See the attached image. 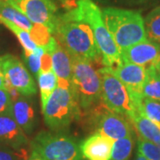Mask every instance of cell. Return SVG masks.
Returning <instances> with one entry per match:
<instances>
[{"mask_svg": "<svg viewBox=\"0 0 160 160\" xmlns=\"http://www.w3.org/2000/svg\"><path fill=\"white\" fill-rule=\"evenodd\" d=\"M70 57L97 62L101 56L93 32L89 24L79 17L73 8L57 17L53 34Z\"/></svg>", "mask_w": 160, "mask_h": 160, "instance_id": "6da1fadb", "label": "cell"}, {"mask_svg": "<svg viewBox=\"0 0 160 160\" xmlns=\"http://www.w3.org/2000/svg\"><path fill=\"white\" fill-rule=\"evenodd\" d=\"M102 12L104 23L120 51L147 40L140 12L108 7Z\"/></svg>", "mask_w": 160, "mask_h": 160, "instance_id": "7a4b0ae2", "label": "cell"}, {"mask_svg": "<svg viewBox=\"0 0 160 160\" xmlns=\"http://www.w3.org/2000/svg\"><path fill=\"white\" fill-rule=\"evenodd\" d=\"M74 9L92 29L103 65L112 68L121 62L119 48L104 23L102 12L99 6L92 0H78Z\"/></svg>", "mask_w": 160, "mask_h": 160, "instance_id": "3957f363", "label": "cell"}, {"mask_svg": "<svg viewBox=\"0 0 160 160\" xmlns=\"http://www.w3.org/2000/svg\"><path fill=\"white\" fill-rule=\"evenodd\" d=\"M73 69L71 88L78 101L80 108L85 109L102 101V75L91 62L72 58Z\"/></svg>", "mask_w": 160, "mask_h": 160, "instance_id": "277c9868", "label": "cell"}, {"mask_svg": "<svg viewBox=\"0 0 160 160\" xmlns=\"http://www.w3.org/2000/svg\"><path fill=\"white\" fill-rule=\"evenodd\" d=\"M42 111L46 125L52 130H59L79 118L80 105L72 88L57 86Z\"/></svg>", "mask_w": 160, "mask_h": 160, "instance_id": "5b68a950", "label": "cell"}, {"mask_svg": "<svg viewBox=\"0 0 160 160\" xmlns=\"http://www.w3.org/2000/svg\"><path fill=\"white\" fill-rule=\"evenodd\" d=\"M31 149L44 160H82L78 143L62 134L40 132L32 141Z\"/></svg>", "mask_w": 160, "mask_h": 160, "instance_id": "8992f818", "label": "cell"}, {"mask_svg": "<svg viewBox=\"0 0 160 160\" xmlns=\"http://www.w3.org/2000/svg\"><path fill=\"white\" fill-rule=\"evenodd\" d=\"M102 75V101L108 109L128 117L135 113L129 92L109 67L100 69Z\"/></svg>", "mask_w": 160, "mask_h": 160, "instance_id": "52a82bcc", "label": "cell"}, {"mask_svg": "<svg viewBox=\"0 0 160 160\" xmlns=\"http://www.w3.org/2000/svg\"><path fill=\"white\" fill-rule=\"evenodd\" d=\"M7 3L22 12L34 24L47 27L53 34L57 15V8L52 0H7Z\"/></svg>", "mask_w": 160, "mask_h": 160, "instance_id": "ba28073f", "label": "cell"}, {"mask_svg": "<svg viewBox=\"0 0 160 160\" xmlns=\"http://www.w3.org/2000/svg\"><path fill=\"white\" fill-rule=\"evenodd\" d=\"M1 57V67L6 78V86L13 87L25 97L36 94L35 81L23 63L12 54H6Z\"/></svg>", "mask_w": 160, "mask_h": 160, "instance_id": "9c48e42d", "label": "cell"}, {"mask_svg": "<svg viewBox=\"0 0 160 160\" xmlns=\"http://www.w3.org/2000/svg\"><path fill=\"white\" fill-rule=\"evenodd\" d=\"M109 69L125 85L131 96L134 109H136L138 104L143 98L142 92L146 78V68L133 63L123 62L121 61Z\"/></svg>", "mask_w": 160, "mask_h": 160, "instance_id": "30bf717a", "label": "cell"}, {"mask_svg": "<svg viewBox=\"0 0 160 160\" xmlns=\"http://www.w3.org/2000/svg\"><path fill=\"white\" fill-rule=\"evenodd\" d=\"M95 130L96 132L110 138L112 141L132 136V127L126 116L106 109L96 110Z\"/></svg>", "mask_w": 160, "mask_h": 160, "instance_id": "8fae6325", "label": "cell"}, {"mask_svg": "<svg viewBox=\"0 0 160 160\" xmlns=\"http://www.w3.org/2000/svg\"><path fill=\"white\" fill-rule=\"evenodd\" d=\"M120 58L123 62L133 63L147 69L159 62L160 46L147 39L121 50Z\"/></svg>", "mask_w": 160, "mask_h": 160, "instance_id": "7c38bea8", "label": "cell"}, {"mask_svg": "<svg viewBox=\"0 0 160 160\" xmlns=\"http://www.w3.org/2000/svg\"><path fill=\"white\" fill-rule=\"evenodd\" d=\"M0 143L14 150H22L28 138L12 115L0 116Z\"/></svg>", "mask_w": 160, "mask_h": 160, "instance_id": "4fadbf2b", "label": "cell"}, {"mask_svg": "<svg viewBox=\"0 0 160 160\" xmlns=\"http://www.w3.org/2000/svg\"><path fill=\"white\" fill-rule=\"evenodd\" d=\"M114 141L101 133H94L80 145L82 156L87 160H110Z\"/></svg>", "mask_w": 160, "mask_h": 160, "instance_id": "5bb4252c", "label": "cell"}, {"mask_svg": "<svg viewBox=\"0 0 160 160\" xmlns=\"http://www.w3.org/2000/svg\"><path fill=\"white\" fill-rule=\"evenodd\" d=\"M12 117L25 133H30L37 124V115L33 103L27 98L21 96L12 102Z\"/></svg>", "mask_w": 160, "mask_h": 160, "instance_id": "9a60e30c", "label": "cell"}, {"mask_svg": "<svg viewBox=\"0 0 160 160\" xmlns=\"http://www.w3.org/2000/svg\"><path fill=\"white\" fill-rule=\"evenodd\" d=\"M52 70L58 77V80H64L71 84L73 63L68 52L58 42L51 52Z\"/></svg>", "mask_w": 160, "mask_h": 160, "instance_id": "2e32d148", "label": "cell"}, {"mask_svg": "<svg viewBox=\"0 0 160 160\" xmlns=\"http://www.w3.org/2000/svg\"><path fill=\"white\" fill-rule=\"evenodd\" d=\"M129 119L132 122L140 137L150 141L155 144L160 142V125L138 112H135Z\"/></svg>", "mask_w": 160, "mask_h": 160, "instance_id": "e0dca14e", "label": "cell"}, {"mask_svg": "<svg viewBox=\"0 0 160 160\" xmlns=\"http://www.w3.org/2000/svg\"><path fill=\"white\" fill-rule=\"evenodd\" d=\"M142 94L143 98L160 102V73L156 66H149L146 69V78Z\"/></svg>", "mask_w": 160, "mask_h": 160, "instance_id": "ac0fdd59", "label": "cell"}, {"mask_svg": "<svg viewBox=\"0 0 160 160\" xmlns=\"http://www.w3.org/2000/svg\"><path fill=\"white\" fill-rule=\"evenodd\" d=\"M38 81L40 89L41 106L43 109L52 93L58 86V77L52 69L47 71H40L38 74Z\"/></svg>", "mask_w": 160, "mask_h": 160, "instance_id": "d6986e66", "label": "cell"}, {"mask_svg": "<svg viewBox=\"0 0 160 160\" xmlns=\"http://www.w3.org/2000/svg\"><path fill=\"white\" fill-rule=\"evenodd\" d=\"M0 17L14 23L20 28L30 31L34 23H32L22 12L18 11L16 8L9 5L6 1L0 0Z\"/></svg>", "mask_w": 160, "mask_h": 160, "instance_id": "ffe728a7", "label": "cell"}, {"mask_svg": "<svg viewBox=\"0 0 160 160\" xmlns=\"http://www.w3.org/2000/svg\"><path fill=\"white\" fill-rule=\"evenodd\" d=\"M147 39L160 46V6L156 7L144 19Z\"/></svg>", "mask_w": 160, "mask_h": 160, "instance_id": "44dd1931", "label": "cell"}, {"mask_svg": "<svg viewBox=\"0 0 160 160\" xmlns=\"http://www.w3.org/2000/svg\"><path fill=\"white\" fill-rule=\"evenodd\" d=\"M0 23H2L4 26H6L7 29H10L12 32L16 36L19 42L21 43V45L23 47L25 53L31 52L38 48V46L35 44L34 41L31 39V37H30L29 31L20 28L14 23L11 22L2 17H0Z\"/></svg>", "mask_w": 160, "mask_h": 160, "instance_id": "7402d4cb", "label": "cell"}, {"mask_svg": "<svg viewBox=\"0 0 160 160\" xmlns=\"http://www.w3.org/2000/svg\"><path fill=\"white\" fill-rule=\"evenodd\" d=\"M135 112L141 113L147 118L160 125V102L142 98L138 104Z\"/></svg>", "mask_w": 160, "mask_h": 160, "instance_id": "603a6c76", "label": "cell"}, {"mask_svg": "<svg viewBox=\"0 0 160 160\" xmlns=\"http://www.w3.org/2000/svg\"><path fill=\"white\" fill-rule=\"evenodd\" d=\"M133 147L132 137L123 138L115 141L110 160H129Z\"/></svg>", "mask_w": 160, "mask_h": 160, "instance_id": "cb8c5ba5", "label": "cell"}, {"mask_svg": "<svg viewBox=\"0 0 160 160\" xmlns=\"http://www.w3.org/2000/svg\"><path fill=\"white\" fill-rule=\"evenodd\" d=\"M29 34L35 44L39 47H43L44 49L48 47L54 38L49 29L41 24H34L29 31Z\"/></svg>", "mask_w": 160, "mask_h": 160, "instance_id": "d4e9b609", "label": "cell"}, {"mask_svg": "<svg viewBox=\"0 0 160 160\" xmlns=\"http://www.w3.org/2000/svg\"><path fill=\"white\" fill-rule=\"evenodd\" d=\"M137 145L138 152L143 155L148 160H160V149L157 144L139 137Z\"/></svg>", "mask_w": 160, "mask_h": 160, "instance_id": "484cf974", "label": "cell"}, {"mask_svg": "<svg viewBox=\"0 0 160 160\" xmlns=\"http://www.w3.org/2000/svg\"><path fill=\"white\" fill-rule=\"evenodd\" d=\"M45 52L46 51L43 47L38 46V48L35 51L29 52V53L24 52V58L27 62V65L29 67V70L37 76L39 73L40 69H41L42 57Z\"/></svg>", "mask_w": 160, "mask_h": 160, "instance_id": "4316f807", "label": "cell"}, {"mask_svg": "<svg viewBox=\"0 0 160 160\" xmlns=\"http://www.w3.org/2000/svg\"><path fill=\"white\" fill-rule=\"evenodd\" d=\"M27 153L22 150H14L0 146V160H27Z\"/></svg>", "mask_w": 160, "mask_h": 160, "instance_id": "83f0119b", "label": "cell"}, {"mask_svg": "<svg viewBox=\"0 0 160 160\" xmlns=\"http://www.w3.org/2000/svg\"><path fill=\"white\" fill-rule=\"evenodd\" d=\"M12 100L6 89H0V116L12 115Z\"/></svg>", "mask_w": 160, "mask_h": 160, "instance_id": "f1b7e54d", "label": "cell"}, {"mask_svg": "<svg viewBox=\"0 0 160 160\" xmlns=\"http://www.w3.org/2000/svg\"><path fill=\"white\" fill-rule=\"evenodd\" d=\"M1 63H2V57L0 56V89H6V78H5V76H4L3 71H2Z\"/></svg>", "mask_w": 160, "mask_h": 160, "instance_id": "f546056e", "label": "cell"}, {"mask_svg": "<svg viewBox=\"0 0 160 160\" xmlns=\"http://www.w3.org/2000/svg\"><path fill=\"white\" fill-rule=\"evenodd\" d=\"M27 160H44L41 157H40L39 155L38 154L37 152H35L32 150V152H31V154L29 156V158H28V159Z\"/></svg>", "mask_w": 160, "mask_h": 160, "instance_id": "4dcf8cb0", "label": "cell"}, {"mask_svg": "<svg viewBox=\"0 0 160 160\" xmlns=\"http://www.w3.org/2000/svg\"><path fill=\"white\" fill-rule=\"evenodd\" d=\"M135 160H148L143 155H142L141 153H137V156H136V159Z\"/></svg>", "mask_w": 160, "mask_h": 160, "instance_id": "1f68e13d", "label": "cell"}, {"mask_svg": "<svg viewBox=\"0 0 160 160\" xmlns=\"http://www.w3.org/2000/svg\"><path fill=\"white\" fill-rule=\"evenodd\" d=\"M156 68H157V69L158 70V72H159V73H160V61H159V62H158V64H157V66H156Z\"/></svg>", "mask_w": 160, "mask_h": 160, "instance_id": "d6a6232c", "label": "cell"}, {"mask_svg": "<svg viewBox=\"0 0 160 160\" xmlns=\"http://www.w3.org/2000/svg\"><path fill=\"white\" fill-rule=\"evenodd\" d=\"M61 1H62L64 4H66V3H69V0H61Z\"/></svg>", "mask_w": 160, "mask_h": 160, "instance_id": "836d02e7", "label": "cell"}, {"mask_svg": "<svg viewBox=\"0 0 160 160\" xmlns=\"http://www.w3.org/2000/svg\"><path fill=\"white\" fill-rule=\"evenodd\" d=\"M157 145H158V147H159V149H160V142L158 143V144H157Z\"/></svg>", "mask_w": 160, "mask_h": 160, "instance_id": "e575fe53", "label": "cell"}, {"mask_svg": "<svg viewBox=\"0 0 160 160\" xmlns=\"http://www.w3.org/2000/svg\"><path fill=\"white\" fill-rule=\"evenodd\" d=\"M1 1H6V2H7V0H1Z\"/></svg>", "mask_w": 160, "mask_h": 160, "instance_id": "d590c367", "label": "cell"}]
</instances>
